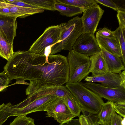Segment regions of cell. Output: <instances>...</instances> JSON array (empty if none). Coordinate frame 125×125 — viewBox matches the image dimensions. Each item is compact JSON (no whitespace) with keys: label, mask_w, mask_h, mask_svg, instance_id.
Masks as SVG:
<instances>
[{"label":"cell","mask_w":125,"mask_h":125,"mask_svg":"<svg viewBox=\"0 0 125 125\" xmlns=\"http://www.w3.org/2000/svg\"><path fill=\"white\" fill-rule=\"evenodd\" d=\"M113 104L112 102L108 101L105 103H104L102 105L97 114L98 123L99 125L110 124L112 115L115 111Z\"/></svg>","instance_id":"17"},{"label":"cell","mask_w":125,"mask_h":125,"mask_svg":"<svg viewBox=\"0 0 125 125\" xmlns=\"http://www.w3.org/2000/svg\"><path fill=\"white\" fill-rule=\"evenodd\" d=\"M110 125V124H106V125Z\"/></svg>","instance_id":"35"},{"label":"cell","mask_w":125,"mask_h":125,"mask_svg":"<svg viewBox=\"0 0 125 125\" xmlns=\"http://www.w3.org/2000/svg\"><path fill=\"white\" fill-rule=\"evenodd\" d=\"M68 90L65 86L42 87L28 95L27 98L34 99L44 95H51L63 98Z\"/></svg>","instance_id":"14"},{"label":"cell","mask_w":125,"mask_h":125,"mask_svg":"<svg viewBox=\"0 0 125 125\" xmlns=\"http://www.w3.org/2000/svg\"><path fill=\"white\" fill-rule=\"evenodd\" d=\"M8 86H0V91H2L6 87H8Z\"/></svg>","instance_id":"34"},{"label":"cell","mask_w":125,"mask_h":125,"mask_svg":"<svg viewBox=\"0 0 125 125\" xmlns=\"http://www.w3.org/2000/svg\"><path fill=\"white\" fill-rule=\"evenodd\" d=\"M72 49L89 57L101 51L94 34L88 33H83L77 38Z\"/></svg>","instance_id":"8"},{"label":"cell","mask_w":125,"mask_h":125,"mask_svg":"<svg viewBox=\"0 0 125 125\" xmlns=\"http://www.w3.org/2000/svg\"><path fill=\"white\" fill-rule=\"evenodd\" d=\"M117 12V16L119 23V27L121 29H125V11L120 10Z\"/></svg>","instance_id":"28"},{"label":"cell","mask_w":125,"mask_h":125,"mask_svg":"<svg viewBox=\"0 0 125 125\" xmlns=\"http://www.w3.org/2000/svg\"><path fill=\"white\" fill-rule=\"evenodd\" d=\"M63 98L66 104L72 114L76 117H79L82 109L75 97L68 90L66 92Z\"/></svg>","instance_id":"19"},{"label":"cell","mask_w":125,"mask_h":125,"mask_svg":"<svg viewBox=\"0 0 125 125\" xmlns=\"http://www.w3.org/2000/svg\"><path fill=\"white\" fill-rule=\"evenodd\" d=\"M103 57L107 65L108 72L119 73L125 70L124 66L120 58L99 46Z\"/></svg>","instance_id":"12"},{"label":"cell","mask_w":125,"mask_h":125,"mask_svg":"<svg viewBox=\"0 0 125 125\" xmlns=\"http://www.w3.org/2000/svg\"><path fill=\"white\" fill-rule=\"evenodd\" d=\"M65 22L47 28L42 34L35 41L28 50L32 60L45 56L47 48L60 42Z\"/></svg>","instance_id":"4"},{"label":"cell","mask_w":125,"mask_h":125,"mask_svg":"<svg viewBox=\"0 0 125 125\" xmlns=\"http://www.w3.org/2000/svg\"><path fill=\"white\" fill-rule=\"evenodd\" d=\"M90 65L89 72L92 73V76L101 75L108 72L101 51L90 56Z\"/></svg>","instance_id":"13"},{"label":"cell","mask_w":125,"mask_h":125,"mask_svg":"<svg viewBox=\"0 0 125 125\" xmlns=\"http://www.w3.org/2000/svg\"><path fill=\"white\" fill-rule=\"evenodd\" d=\"M55 8L61 15L70 17L81 14L84 10L81 8L60 2L57 0Z\"/></svg>","instance_id":"18"},{"label":"cell","mask_w":125,"mask_h":125,"mask_svg":"<svg viewBox=\"0 0 125 125\" xmlns=\"http://www.w3.org/2000/svg\"><path fill=\"white\" fill-rule=\"evenodd\" d=\"M83 114L79 117L81 125H99L97 115L93 114L82 110Z\"/></svg>","instance_id":"23"},{"label":"cell","mask_w":125,"mask_h":125,"mask_svg":"<svg viewBox=\"0 0 125 125\" xmlns=\"http://www.w3.org/2000/svg\"><path fill=\"white\" fill-rule=\"evenodd\" d=\"M123 119L115 111L112 115L110 125H123L122 121Z\"/></svg>","instance_id":"29"},{"label":"cell","mask_w":125,"mask_h":125,"mask_svg":"<svg viewBox=\"0 0 125 125\" xmlns=\"http://www.w3.org/2000/svg\"><path fill=\"white\" fill-rule=\"evenodd\" d=\"M46 117L53 118L61 124L70 120L75 117L66 104L63 98L57 97L47 107Z\"/></svg>","instance_id":"7"},{"label":"cell","mask_w":125,"mask_h":125,"mask_svg":"<svg viewBox=\"0 0 125 125\" xmlns=\"http://www.w3.org/2000/svg\"><path fill=\"white\" fill-rule=\"evenodd\" d=\"M14 52L13 43L3 30L0 28V56L8 61Z\"/></svg>","instance_id":"16"},{"label":"cell","mask_w":125,"mask_h":125,"mask_svg":"<svg viewBox=\"0 0 125 125\" xmlns=\"http://www.w3.org/2000/svg\"><path fill=\"white\" fill-rule=\"evenodd\" d=\"M122 81V86L125 88V71L119 73Z\"/></svg>","instance_id":"33"},{"label":"cell","mask_w":125,"mask_h":125,"mask_svg":"<svg viewBox=\"0 0 125 125\" xmlns=\"http://www.w3.org/2000/svg\"><path fill=\"white\" fill-rule=\"evenodd\" d=\"M95 1L97 3H100L105 6L112 8L117 11L120 10H123L113 0H95Z\"/></svg>","instance_id":"26"},{"label":"cell","mask_w":125,"mask_h":125,"mask_svg":"<svg viewBox=\"0 0 125 125\" xmlns=\"http://www.w3.org/2000/svg\"><path fill=\"white\" fill-rule=\"evenodd\" d=\"M115 37L120 46L121 53V60L125 65V29H121L119 27L114 31Z\"/></svg>","instance_id":"22"},{"label":"cell","mask_w":125,"mask_h":125,"mask_svg":"<svg viewBox=\"0 0 125 125\" xmlns=\"http://www.w3.org/2000/svg\"><path fill=\"white\" fill-rule=\"evenodd\" d=\"M59 125H81L79 119H72L60 124Z\"/></svg>","instance_id":"32"},{"label":"cell","mask_w":125,"mask_h":125,"mask_svg":"<svg viewBox=\"0 0 125 125\" xmlns=\"http://www.w3.org/2000/svg\"><path fill=\"white\" fill-rule=\"evenodd\" d=\"M84 85L101 98L114 103L125 101V88L120 86L115 88L104 86L101 84L86 82Z\"/></svg>","instance_id":"6"},{"label":"cell","mask_w":125,"mask_h":125,"mask_svg":"<svg viewBox=\"0 0 125 125\" xmlns=\"http://www.w3.org/2000/svg\"><path fill=\"white\" fill-rule=\"evenodd\" d=\"M65 86L75 97L82 110L98 114L104 103L102 98L81 82L67 83Z\"/></svg>","instance_id":"2"},{"label":"cell","mask_w":125,"mask_h":125,"mask_svg":"<svg viewBox=\"0 0 125 125\" xmlns=\"http://www.w3.org/2000/svg\"><path fill=\"white\" fill-rule=\"evenodd\" d=\"M96 34L104 37L112 39H116L114 35V31L106 28H104L98 31Z\"/></svg>","instance_id":"27"},{"label":"cell","mask_w":125,"mask_h":125,"mask_svg":"<svg viewBox=\"0 0 125 125\" xmlns=\"http://www.w3.org/2000/svg\"><path fill=\"white\" fill-rule=\"evenodd\" d=\"M9 125H36L34 119L26 115L18 116Z\"/></svg>","instance_id":"24"},{"label":"cell","mask_w":125,"mask_h":125,"mask_svg":"<svg viewBox=\"0 0 125 125\" xmlns=\"http://www.w3.org/2000/svg\"><path fill=\"white\" fill-rule=\"evenodd\" d=\"M25 60L23 80L30 81L26 89V95H30L41 87L61 86L68 82L69 67L67 57L59 54L50 55L49 62L44 63L45 56L32 60L28 51Z\"/></svg>","instance_id":"1"},{"label":"cell","mask_w":125,"mask_h":125,"mask_svg":"<svg viewBox=\"0 0 125 125\" xmlns=\"http://www.w3.org/2000/svg\"><path fill=\"white\" fill-rule=\"evenodd\" d=\"M25 2L38 8L52 11L56 10L55 4L56 0H22Z\"/></svg>","instance_id":"21"},{"label":"cell","mask_w":125,"mask_h":125,"mask_svg":"<svg viewBox=\"0 0 125 125\" xmlns=\"http://www.w3.org/2000/svg\"><path fill=\"white\" fill-rule=\"evenodd\" d=\"M83 33L81 19L78 16L65 22L60 42L52 46L50 55H54L63 50H71L77 39Z\"/></svg>","instance_id":"3"},{"label":"cell","mask_w":125,"mask_h":125,"mask_svg":"<svg viewBox=\"0 0 125 125\" xmlns=\"http://www.w3.org/2000/svg\"><path fill=\"white\" fill-rule=\"evenodd\" d=\"M9 3L23 7L33 8H39L36 6L26 3L24 2L22 0H15V1L14 2Z\"/></svg>","instance_id":"31"},{"label":"cell","mask_w":125,"mask_h":125,"mask_svg":"<svg viewBox=\"0 0 125 125\" xmlns=\"http://www.w3.org/2000/svg\"><path fill=\"white\" fill-rule=\"evenodd\" d=\"M104 12L98 4L83 11L81 18L84 33L94 34Z\"/></svg>","instance_id":"9"},{"label":"cell","mask_w":125,"mask_h":125,"mask_svg":"<svg viewBox=\"0 0 125 125\" xmlns=\"http://www.w3.org/2000/svg\"><path fill=\"white\" fill-rule=\"evenodd\" d=\"M44 10L40 8L20 7L0 0V16L25 18L30 15L43 12Z\"/></svg>","instance_id":"10"},{"label":"cell","mask_w":125,"mask_h":125,"mask_svg":"<svg viewBox=\"0 0 125 125\" xmlns=\"http://www.w3.org/2000/svg\"><path fill=\"white\" fill-rule=\"evenodd\" d=\"M84 80L87 82L99 83L104 86L111 88L122 86V81L119 73L108 72L101 75L87 76Z\"/></svg>","instance_id":"11"},{"label":"cell","mask_w":125,"mask_h":125,"mask_svg":"<svg viewBox=\"0 0 125 125\" xmlns=\"http://www.w3.org/2000/svg\"><path fill=\"white\" fill-rule=\"evenodd\" d=\"M113 107L115 112L119 115L125 117V101L114 103Z\"/></svg>","instance_id":"25"},{"label":"cell","mask_w":125,"mask_h":125,"mask_svg":"<svg viewBox=\"0 0 125 125\" xmlns=\"http://www.w3.org/2000/svg\"><path fill=\"white\" fill-rule=\"evenodd\" d=\"M69 67L68 83L80 82L89 74L90 57L79 53L73 49L67 56Z\"/></svg>","instance_id":"5"},{"label":"cell","mask_w":125,"mask_h":125,"mask_svg":"<svg viewBox=\"0 0 125 125\" xmlns=\"http://www.w3.org/2000/svg\"><path fill=\"white\" fill-rule=\"evenodd\" d=\"M95 38L99 46L121 58V53L120 46L116 39L106 38L96 34Z\"/></svg>","instance_id":"15"},{"label":"cell","mask_w":125,"mask_h":125,"mask_svg":"<svg viewBox=\"0 0 125 125\" xmlns=\"http://www.w3.org/2000/svg\"><path fill=\"white\" fill-rule=\"evenodd\" d=\"M10 81L4 71L0 73V86H8Z\"/></svg>","instance_id":"30"},{"label":"cell","mask_w":125,"mask_h":125,"mask_svg":"<svg viewBox=\"0 0 125 125\" xmlns=\"http://www.w3.org/2000/svg\"><path fill=\"white\" fill-rule=\"evenodd\" d=\"M60 2L73 6L84 10L94 6L97 4L95 0H57Z\"/></svg>","instance_id":"20"}]
</instances>
